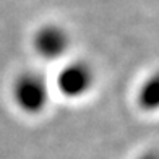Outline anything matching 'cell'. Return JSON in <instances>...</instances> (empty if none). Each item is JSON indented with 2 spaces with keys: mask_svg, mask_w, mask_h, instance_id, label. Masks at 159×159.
Instances as JSON below:
<instances>
[{
  "mask_svg": "<svg viewBox=\"0 0 159 159\" xmlns=\"http://www.w3.org/2000/svg\"><path fill=\"white\" fill-rule=\"evenodd\" d=\"M34 52L44 60H57L70 47V36L59 25H44L34 33Z\"/></svg>",
  "mask_w": 159,
  "mask_h": 159,
  "instance_id": "3957f363",
  "label": "cell"
},
{
  "mask_svg": "<svg viewBox=\"0 0 159 159\" xmlns=\"http://www.w3.org/2000/svg\"><path fill=\"white\" fill-rule=\"evenodd\" d=\"M11 99L18 109L28 115H38L49 102V86L44 76L36 71L20 73L11 84Z\"/></svg>",
  "mask_w": 159,
  "mask_h": 159,
  "instance_id": "6da1fadb",
  "label": "cell"
},
{
  "mask_svg": "<svg viewBox=\"0 0 159 159\" xmlns=\"http://www.w3.org/2000/svg\"><path fill=\"white\" fill-rule=\"evenodd\" d=\"M138 104L144 111H153L157 106V81L156 78L148 80L141 86L140 94H138Z\"/></svg>",
  "mask_w": 159,
  "mask_h": 159,
  "instance_id": "277c9868",
  "label": "cell"
},
{
  "mask_svg": "<svg viewBox=\"0 0 159 159\" xmlns=\"http://www.w3.org/2000/svg\"><path fill=\"white\" fill-rule=\"evenodd\" d=\"M55 86L67 99L84 98L94 86V70L83 60H71L57 73Z\"/></svg>",
  "mask_w": 159,
  "mask_h": 159,
  "instance_id": "7a4b0ae2",
  "label": "cell"
}]
</instances>
